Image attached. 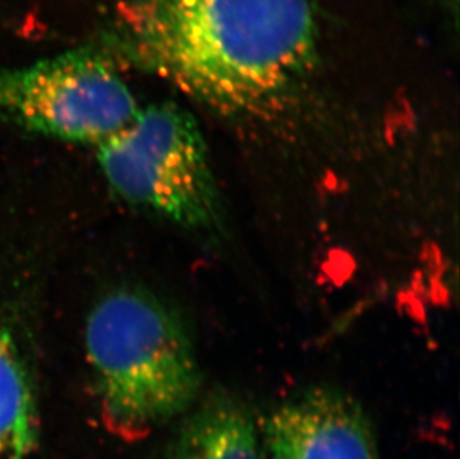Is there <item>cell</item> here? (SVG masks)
I'll return each instance as SVG.
<instances>
[{"mask_svg":"<svg viewBox=\"0 0 460 459\" xmlns=\"http://www.w3.org/2000/svg\"><path fill=\"white\" fill-rule=\"evenodd\" d=\"M115 44L142 69L231 112H258L314 60L312 0H127Z\"/></svg>","mask_w":460,"mask_h":459,"instance_id":"cell-1","label":"cell"},{"mask_svg":"<svg viewBox=\"0 0 460 459\" xmlns=\"http://www.w3.org/2000/svg\"><path fill=\"white\" fill-rule=\"evenodd\" d=\"M84 340L104 415L117 428L145 431L194 408L201 372L191 336L148 291L104 295Z\"/></svg>","mask_w":460,"mask_h":459,"instance_id":"cell-2","label":"cell"},{"mask_svg":"<svg viewBox=\"0 0 460 459\" xmlns=\"http://www.w3.org/2000/svg\"><path fill=\"white\" fill-rule=\"evenodd\" d=\"M97 161L113 193L191 230L219 218L217 184L196 120L176 104H151L97 147Z\"/></svg>","mask_w":460,"mask_h":459,"instance_id":"cell-3","label":"cell"},{"mask_svg":"<svg viewBox=\"0 0 460 459\" xmlns=\"http://www.w3.org/2000/svg\"><path fill=\"white\" fill-rule=\"evenodd\" d=\"M139 109L115 68L93 48L0 74V120L36 135L99 147Z\"/></svg>","mask_w":460,"mask_h":459,"instance_id":"cell-4","label":"cell"},{"mask_svg":"<svg viewBox=\"0 0 460 459\" xmlns=\"http://www.w3.org/2000/svg\"><path fill=\"white\" fill-rule=\"evenodd\" d=\"M264 445L270 459H382L359 401L328 385L308 388L271 410Z\"/></svg>","mask_w":460,"mask_h":459,"instance_id":"cell-5","label":"cell"},{"mask_svg":"<svg viewBox=\"0 0 460 459\" xmlns=\"http://www.w3.org/2000/svg\"><path fill=\"white\" fill-rule=\"evenodd\" d=\"M255 418L233 395H212L188 413L163 459H269Z\"/></svg>","mask_w":460,"mask_h":459,"instance_id":"cell-6","label":"cell"},{"mask_svg":"<svg viewBox=\"0 0 460 459\" xmlns=\"http://www.w3.org/2000/svg\"><path fill=\"white\" fill-rule=\"evenodd\" d=\"M38 409L31 373L13 333L0 327V459H35Z\"/></svg>","mask_w":460,"mask_h":459,"instance_id":"cell-7","label":"cell"}]
</instances>
